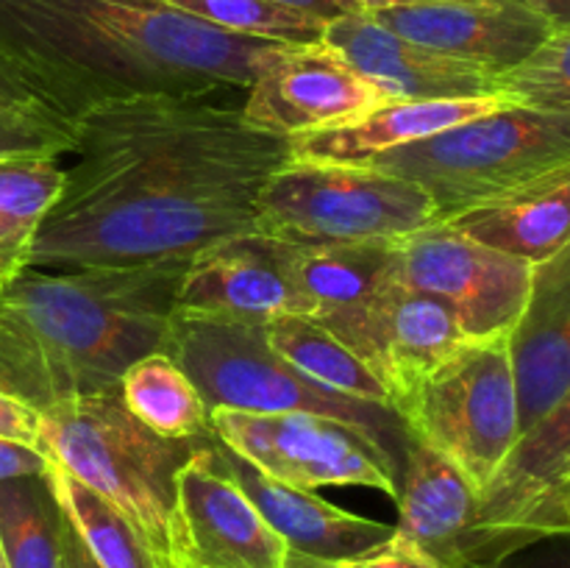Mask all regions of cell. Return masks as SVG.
Segmentation results:
<instances>
[{
	"label": "cell",
	"instance_id": "6da1fadb",
	"mask_svg": "<svg viewBox=\"0 0 570 568\" xmlns=\"http://www.w3.org/2000/svg\"><path fill=\"white\" fill-rule=\"evenodd\" d=\"M212 98L120 95L89 106L28 267L187 262L254 232L256 198L289 145Z\"/></svg>",
	"mask_w": 570,
	"mask_h": 568
},
{
	"label": "cell",
	"instance_id": "7a4b0ae2",
	"mask_svg": "<svg viewBox=\"0 0 570 568\" xmlns=\"http://www.w3.org/2000/svg\"><path fill=\"white\" fill-rule=\"evenodd\" d=\"M0 42L87 109L120 95L248 89L282 45L220 31L161 0H0Z\"/></svg>",
	"mask_w": 570,
	"mask_h": 568
},
{
	"label": "cell",
	"instance_id": "3957f363",
	"mask_svg": "<svg viewBox=\"0 0 570 568\" xmlns=\"http://www.w3.org/2000/svg\"><path fill=\"white\" fill-rule=\"evenodd\" d=\"M187 262L26 267L0 287V390L37 412L115 390L165 345Z\"/></svg>",
	"mask_w": 570,
	"mask_h": 568
},
{
	"label": "cell",
	"instance_id": "277c9868",
	"mask_svg": "<svg viewBox=\"0 0 570 568\" xmlns=\"http://www.w3.org/2000/svg\"><path fill=\"white\" fill-rule=\"evenodd\" d=\"M161 351L193 379L206 410L226 407L256 415L304 412L328 418L379 445L399 471L404 468L410 434L393 410L332 393L306 379L267 345L262 326L176 310Z\"/></svg>",
	"mask_w": 570,
	"mask_h": 568
},
{
	"label": "cell",
	"instance_id": "5b68a950",
	"mask_svg": "<svg viewBox=\"0 0 570 568\" xmlns=\"http://www.w3.org/2000/svg\"><path fill=\"white\" fill-rule=\"evenodd\" d=\"M360 165L417 184L445 223L570 167V115L504 106Z\"/></svg>",
	"mask_w": 570,
	"mask_h": 568
},
{
	"label": "cell",
	"instance_id": "8992f818",
	"mask_svg": "<svg viewBox=\"0 0 570 568\" xmlns=\"http://www.w3.org/2000/svg\"><path fill=\"white\" fill-rule=\"evenodd\" d=\"M204 440L150 432L126 410L117 388L65 399L39 412V449L111 501L161 560L176 473Z\"/></svg>",
	"mask_w": 570,
	"mask_h": 568
},
{
	"label": "cell",
	"instance_id": "52a82bcc",
	"mask_svg": "<svg viewBox=\"0 0 570 568\" xmlns=\"http://www.w3.org/2000/svg\"><path fill=\"white\" fill-rule=\"evenodd\" d=\"M438 223L417 184L367 165L293 161L278 167L256 198L254 232L284 245L404 239Z\"/></svg>",
	"mask_w": 570,
	"mask_h": 568
},
{
	"label": "cell",
	"instance_id": "ba28073f",
	"mask_svg": "<svg viewBox=\"0 0 570 568\" xmlns=\"http://www.w3.org/2000/svg\"><path fill=\"white\" fill-rule=\"evenodd\" d=\"M410 440L484 488L518 440L507 337L471 340L395 407Z\"/></svg>",
	"mask_w": 570,
	"mask_h": 568
},
{
	"label": "cell",
	"instance_id": "9c48e42d",
	"mask_svg": "<svg viewBox=\"0 0 570 568\" xmlns=\"http://www.w3.org/2000/svg\"><path fill=\"white\" fill-rule=\"evenodd\" d=\"M209 434L262 473L293 488L360 484L382 490L393 501L399 496V466L360 432L328 418L304 412L256 415L217 407L209 410Z\"/></svg>",
	"mask_w": 570,
	"mask_h": 568
},
{
	"label": "cell",
	"instance_id": "30bf717a",
	"mask_svg": "<svg viewBox=\"0 0 570 568\" xmlns=\"http://www.w3.org/2000/svg\"><path fill=\"white\" fill-rule=\"evenodd\" d=\"M395 273L445 301L471 340L507 337L532 290L534 265L473 243L445 223L395 243Z\"/></svg>",
	"mask_w": 570,
	"mask_h": 568
},
{
	"label": "cell",
	"instance_id": "8fae6325",
	"mask_svg": "<svg viewBox=\"0 0 570 568\" xmlns=\"http://www.w3.org/2000/svg\"><path fill=\"white\" fill-rule=\"evenodd\" d=\"M287 543L223 473L209 438L178 468L165 568H284Z\"/></svg>",
	"mask_w": 570,
	"mask_h": 568
},
{
	"label": "cell",
	"instance_id": "7c38bea8",
	"mask_svg": "<svg viewBox=\"0 0 570 568\" xmlns=\"http://www.w3.org/2000/svg\"><path fill=\"white\" fill-rule=\"evenodd\" d=\"M395 501V532L438 568H504L521 551L488 521L476 484L415 440L406 449Z\"/></svg>",
	"mask_w": 570,
	"mask_h": 568
},
{
	"label": "cell",
	"instance_id": "4fadbf2b",
	"mask_svg": "<svg viewBox=\"0 0 570 568\" xmlns=\"http://www.w3.org/2000/svg\"><path fill=\"white\" fill-rule=\"evenodd\" d=\"M245 92L243 120L284 139L390 100L323 42L276 45Z\"/></svg>",
	"mask_w": 570,
	"mask_h": 568
},
{
	"label": "cell",
	"instance_id": "5bb4252c",
	"mask_svg": "<svg viewBox=\"0 0 570 568\" xmlns=\"http://www.w3.org/2000/svg\"><path fill=\"white\" fill-rule=\"evenodd\" d=\"M484 516L521 551L570 529V401L551 410L518 440L484 488Z\"/></svg>",
	"mask_w": 570,
	"mask_h": 568
},
{
	"label": "cell",
	"instance_id": "9a60e30c",
	"mask_svg": "<svg viewBox=\"0 0 570 568\" xmlns=\"http://www.w3.org/2000/svg\"><path fill=\"white\" fill-rule=\"evenodd\" d=\"M367 17L399 37L490 72L518 65L551 33L570 26L523 0H440L393 6Z\"/></svg>",
	"mask_w": 570,
	"mask_h": 568
},
{
	"label": "cell",
	"instance_id": "2e32d148",
	"mask_svg": "<svg viewBox=\"0 0 570 568\" xmlns=\"http://www.w3.org/2000/svg\"><path fill=\"white\" fill-rule=\"evenodd\" d=\"M176 310L254 326L309 312L289 276L282 243L256 232L234 234L195 254L178 282Z\"/></svg>",
	"mask_w": 570,
	"mask_h": 568
},
{
	"label": "cell",
	"instance_id": "e0dca14e",
	"mask_svg": "<svg viewBox=\"0 0 570 568\" xmlns=\"http://www.w3.org/2000/svg\"><path fill=\"white\" fill-rule=\"evenodd\" d=\"M468 343L471 337L445 301L395 276L365 312L348 349L376 373L395 412L417 382Z\"/></svg>",
	"mask_w": 570,
	"mask_h": 568
},
{
	"label": "cell",
	"instance_id": "ac0fdd59",
	"mask_svg": "<svg viewBox=\"0 0 570 568\" xmlns=\"http://www.w3.org/2000/svg\"><path fill=\"white\" fill-rule=\"evenodd\" d=\"M323 45L343 56L365 81L390 100L488 98L495 72L399 37L367 14L334 17Z\"/></svg>",
	"mask_w": 570,
	"mask_h": 568
},
{
	"label": "cell",
	"instance_id": "d6986e66",
	"mask_svg": "<svg viewBox=\"0 0 570 568\" xmlns=\"http://www.w3.org/2000/svg\"><path fill=\"white\" fill-rule=\"evenodd\" d=\"M518 432L570 401V245L534 265L532 290L507 334Z\"/></svg>",
	"mask_w": 570,
	"mask_h": 568
},
{
	"label": "cell",
	"instance_id": "ffe728a7",
	"mask_svg": "<svg viewBox=\"0 0 570 568\" xmlns=\"http://www.w3.org/2000/svg\"><path fill=\"white\" fill-rule=\"evenodd\" d=\"M209 449L223 473L248 496L250 505L259 510V516L271 523L273 532L287 543L289 551L337 562L379 549L395 535L393 523L354 516L315 496V490H301L271 479L212 434Z\"/></svg>",
	"mask_w": 570,
	"mask_h": 568
},
{
	"label": "cell",
	"instance_id": "44dd1931",
	"mask_svg": "<svg viewBox=\"0 0 570 568\" xmlns=\"http://www.w3.org/2000/svg\"><path fill=\"white\" fill-rule=\"evenodd\" d=\"M510 106L499 95L488 98H445V100H387L360 111L348 120L326 128L295 134L287 139L293 161H323V165H360L384 150L401 148L415 139L454 128L473 117L490 115Z\"/></svg>",
	"mask_w": 570,
	"mask_h": 568
},
{
	"label": "cell",
	"instance_id": "7402d4cb",
	"mask_svg": "<svg viewBox=\"0 0 570 568\" xmlns=\"http://www.w3.org/2000/svg\"><path fill=\"white\" fill-rule=\"evenodd\" d=\"M395 243L284 245V262L295 287L306 301V317L337 334L345 345L360 329L373 301L395 282Z\"/></svg>",
	"mask_w": 570,
	"mask_h": 568
},
{
	"label": "cell",
	"instance_id": "603a6c76",
	"mask_svg": "<svg viewBox=\"0 0 570 568\" xmlns=\"http://www.w3.org/2000/svg\"><path fill=\"white\" fill-rule=\"evenodd\" d=\"M499 254L540 265L570 245V167L445 221Z\"/></svg>",
	"mask_w": 570,
	"mask_h": 568
},
{
	"label": "cell",
	"instance_id": "cb8c5ba5",
	"mask_svg": "<svg viewBox=\"0 0 570 568\" xmlns=\"http://www.w3.org/2000/svg\"><path fill=\"white\" fill-rule=\"evenodd\" d=\"M83 111L70 89L0 42V159L72 154Z\"/></svg>",
	"mask_w": 570,
	"mask_h": 568
},
{
	"label": "cell",
	"instance_id": "d4e9b609",
	"mask_svg": "<svg viewBox=\"0 0 570 568\" xmlns=\"http://www.w3.org/2000/svg\"><path fill=\"white\" fill-rule=\"evenodd\" d=\"M267 345L284 362L332 393L351 395L367 404L390 407V395L376 373L337 337L306 315H282L262 326Z\"/></svg>",
	"mask_w": 570,
	"mask_h": 568
},
{
	"label": "cell",
	"instance_id": "484cf974",
	"mask_svg": "<svg viewBox=\"0 0 570 568\" xmlns=\"http://www.w3.org/2000/svg\"><path fill=\"white\" fill-rule=\"evenodd\" d=\"M65 167L53 156L0 159V287L31 262L33 239L65 187Z\"/></svg>",
	"mask_w": 570,
	"mask_h": 568
},
{
	"label": "cell",
	"instance_id": "4316f807",
	"mask_svg": "<svg viewBox=\"0 0 570 568\" xmlns=\"http://www.w3.org/2000/svg\"><path fill=\"white\" fill-rule=\"evenodd\" d=\"M126 410L150 432L170 440L209 438V410L184 368L165 351L139 356L120 376Z\"/></svg>",
	"mask_w": 570,
	"mask_h": 568
},
{
	"label": "cell",
	"instance_id": "83f0119b",
	"mask_svg": "<svg viewBox=\"0 0 570 568\" xmlns=\"http://www.w3.org/2000/svg\"><path fill=\"white\" fill-rule=\"evenodd\" d=\"M50 490L65 512L67 523L76 529L78 540L98 568H165V560L142 538L137 527L111 501L95 493L76 477L50 460L45 471Z\"/></svg>",
	"mask_w": 570,
	"mask_h": 568
},
{
	"label": "cell",
	"instance_id": "f1b7e54d",
	"mask_svg": "<svg viewBox=\"0 0 570 568\" xmlns=\"http://www.w3.org/2000/svg\"><path fill=\"white\" fill-rule=\"evenodd\" d=\"M67 518L42 477L0 482V546L6 568H61Z\"/></svg>",
	"mask_w": 570,
	"mask_h": 568
},
{
	"label": "cell",
	"instance_id": "f546056e",
	"mask_svg": "<svg viewBox=\"0 0 570 568\" xmlns=\"http://www.w3.org/2000/svg\"><path fill=\"white\" fill-rule=\"evenodd\" d=\"M178 11L198 17L220 31L265 42L306 45L321 42L326 22L295 11L276 0H161Z\"/></svg>",
	"mask_w": 570,
	"mask_h": 568
},
{
	"label": "cell",
	"instance_id": "4dcf8cb0",
	"mask_svg": "<svg viewBox=\"0 0 570 568\" xmlns=\"http://www.w3.org/2000/svg\"><path fill=\"white\" fill-rule=\"evenodd\" d=\"M570 26L551 33L518 65L495 72L493 92L510 106L570 115Z\"/></svg>",
	"mask_w": 570,
	"mask_h": 568
},
{
	"label": "cell",
	"instance_id": "1f68e13d",
	"mask_svg": "<svg viewBox=\"0 0 570 568\" xmlns=\"http://www.w3.org/2000/svg\"><path fill=\"white\" fill-rule=\"evenodd\" d=\"M334 568H438L429 560L423 551H417L415 546L406 538H401L399 532L382 543L379 549L365 551L360 557H351V560H337L332 562Z\"/></svg>",
	"mask_w": 570,
	"mask_h": 568
},
{
	"label": "cell",
	"instance_id": "d6a6232c",
	"mask_svg": "<svg viewBox=\"0 0 570 568\" xmlns=\"http://www.w3.org/2000/svg\"><path fill=\"white\" fill-rule=\"evenodd\" d=\"M0 438L39 449V412L3 390H0Z\"/></svg>",
	"mask_w": 570,
	"mask_h": 568
},
{
	"label": "cell",
	"instance_id": "836d02e7",
	"mask_svg": "<svg viewBox=\"0 0 570 568\" xmlns=\"http://www.w3.org/2000/svg\"><path fill=\"white\" fill-rule=\"evenodd\" d=\"M50 466V457L33 445L0 438V482L17 477H42Z\"/></svg>",
	"mask_w": 570,
	"mask_h": 568
},
{
	"label": "cell",
	"instance_id": "e575fe53",
	"mask_svg": "<svg viewBox=\"0 0 570 568\" xmlns=\"http://www.w3.org/2000/svg\"><path fill=\"white\" fill-rule=\"evenodd\" d=\"M276 3L289 6V9H295V11H304V14L317 17V20H323V22L334 20V17H343V14H354L348 0H276Z\"/></svg>",
	"mask_w": 570,
	"mask_h": 568
},
{
	"label": "cell",
	"instance_id": "d590c367",
	"mask_svg": "<svg viewBox=\"0 0 570 568\" xmlns=\"http://www.w3.org/2000/svg\"><path fill=\"white\" fill-rule=\"evenodd\" d=\"M61 568H98L70 523L65 527V560H61Z\"/></svg>",
	"mask_w": 570,
	"mask_h": 568
},
{
	"label": "cell",
	"instance_id": "8d00e7d4",
	"mask_svg": "<svg viewBox=\"0 0 570 568\" xmlns=\"http://www.w3.org/2000/svg\"><path fill=\"white\" fill-rule=\"evenodd\" d=\"M354 14H371L379 9H393V6H415V3H440V0H348Z\"/></svg>",
	"mask_w": 570,
	"mask_h": 568
},
{
	"label": "cell",
	"instance_id": "74e56055",
	"mask_svg": "<svg viewBox=\"0 0 570 568\" xmlns=\"http://www.w3.org/2000/svg\"><path fill=\"white\" fill-rule=\"evenodd\" d=\"M523 3L538 6V9H543V11H549V14H554L557 20L570 22V0H523Z\"/></svg>",
	"mask_w": 570,
	"mask_h": 568
},
{
	"label": "cell",
	"instance_id": "f35d334b",
	"mask_svg": "<svg viewBox=\"0 0 570 568\" xmlns=\"http://www.w3.org/2000/svg\"><path fill=\"white\" fill-rule=\"evenodd\" d=\"M284 568H334V566H332V562H326V560H315V557H306V555H298V551H289Z\"/></svg>",
	"mask_w": 570,
	"mask_h": 568
},
{
	"label": "cell",
	"instance_id": "ab89813d",
	"mask_svg": "<svg viewBox=\"0 0 570 568\" xmlns=\"http://www.w3.org/2000/svg\"><path fill=\"white\" fill-rule=\"evenodd\" d=\"M0 568H6V557H3V546H0Z\"/></svg>",
	"mask_w": 570,
	"mask_h": 568
},
{
	"label": "cell",
	"instance_id": "60d3db41",
	"mask_svg": "<svg viewBox=\"0 0 570 568\" xmlns=\"http://www.w3.org/2000/svg\"><path fill=\"white\" fill-rule=\"evenodd\" d=\"M6 159H9V156H6Z\"/></svg>",
	"mask_w": 570,
	"mask_h": 568
}]
</instances>
